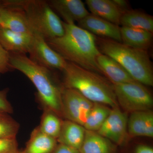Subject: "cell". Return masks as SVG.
Returning <instances> with one entry per match:
<instances>
[{"label":"cell","mask_w":153,"mask_h":153,"mask_svg":"<svg viewBox=\"0 0 153 153\" xmlns=\"http://www.w3.org/2000/svg\"><path fill=\"white\" fill-rule=\"evenodd\" d=\"M63 23L64 34L46 40L49 47L66 61L103 74L97 62L101 52L97 46L95 36L75 24Z\"/></svg>","instance_id":"obj_1"},{"label":"cell","mask_w":153,"mask_h":153,"mask_svg":"<svg viewBox=\"0 0 153 153\" xmlns=\"http://www.w3.org/2000/svg\"><path fill=\"white\" fill-rule=\"evenodd\" d=\"M13 69L22 72L36 88L37 97L44 109L52 110L62 117L61 95L63 88L58 84L52 70L31 60L26 54L10 53Z\"/></svg>","instance_id":"obj_2"},{"label":"cell","mask_w":153,"mask_h":153,"mask_svg":"<svg viewBox=\"0 0 153 153\" xmlns=\"http://www.w3.org/2000/svg\"><path fill=\"white\" fill-rule=\"evenodd\" d=\"M62 71L63 87L77 91L93 102L119 106L113 84L100 74L68 61Z\"/></svg>","instance_id":"obj_3"},{"label":"cell","mask_w":153,"mask_h":153,"mask_svg":"<svg viewBox=\"0 0 153 153\" xmlns=\"http://www.w3.org/2000/svg\"><path fill=\"white\" fill-rule=\"evenodd\" d=\"M98 49L120 63L133 79L147 86L153 85V71L146 50L134 49L106 38L97 39Z\"/></svg>","instance_id":"obj_4"},{"label":"cell","mask_w":153,"mask_h":153,"mask_svg":"<svg viewBox=\"0 0 153 153\" xmlns=\"http://www.w3.org/2000/svg\"><path fill=\"white\" fill-rule=\"evenodd\" d=\"M14 5L25 11L34 32L46 40L63 36V22L48 4L44 0H10Z\"/></svg>","instance_id":"obj_5"},{"label":"cell","mask_w":153,"mask_h":153,"mask_svg":"<svg viewBox=\"0 0 153 153\" xmlns=\"http://www.w3.org/2000/svg\"><path fill=\"white\" fill-rule=\"evenodd\" d=\"M113 85L118 104L125 111L132 113L152 108V94L141 83L134 81Z\"/></svg>","instance_id":"obj_6"},{"label":"cell","mask_w":153,"mask_h":153,"mask_svg":"<svg viewBox=\"0 0 153 153\" xmlns=\"http://www.w3.org/2000/svg\"><path fill=\"white\" fill-rule=\"evenodd\" d=\"M90 101L74 89L63 87L61 95L62 117L82 126L93 106Z\"/></svg>","instance_id":"obj_7"},{"label":"cell","mask_w":153,"mask_h":153,"mask_svg":"<svg viewBox=\"0 0 153 153\" xmlns=\"http://www.w3.org/2000/svg\"><path fill=\"white\" fill-rule=\"evenodd\" d=\"M28 54L29 58L36 63L51 70L63 71L67 61L51 48L41 35L34 32L33 42Z\"/></svg>","instance_id":"obj_8"},{"label":"cell","mask_w":153,"mask_h":153,"mask_svg":"<svg viewBox=\"0 0 153 153\" xmlns=\"http://www.w3.org/2000/svg\"><path fill=\"white\" fill-rule=\"evenodd\" d=\"M128 118L119 106L111 108L107 118L97 132L118 146L123 145L128 134Z\"/></svg>","instance_id":"obj_9"},{"label":"cell","mask_w":153,"mask_h":153,"mask_svg":"<svg viewBox=\"0 0 153 153\" xmlns=\"http://www.w3.org/2000/svg\"><path fill=\"white\" fill-rule=\"evenodd\" d=\"M1 3L0 26L16 33L33 35L34 31L25 11L10 0L1 1Z\"/></svg>","instance_id":"obj_10"},{"label":"cell","mask_w":153,"mask_h":153,"mask_svg":"<svg viewBox=\"0 0 153 153\" xmlns=\"http://www.w3.org/2000/svg\"><path fill=\"white\" fill-rule=\"evenodd\" d=\"M78 27L91 34L121 43L120 28L106 20L89 14L78 22Z\"/></svg>","instance_id":"obj_11"},{"label":"cell","mask_w":153,"mask_h":153,"mask_svg":"<svg viewBox=\"0 0 153 153\" xmlns=\"http://www.w3.org/2000/svg\"><path fill=\"white\" fill-rule=\"evenodd\" d=\"M48 4L67 24H74L89 15L84 3L80 0H50Z\"/></svg>","instance_id":"obj_12"},{"label":"cell","mask_w":153,"mask_h":153,"mask_svg":"<svg viewBox=\"0 0 153 153\" xmlns=\"http://www.w3.org/2000/svg\"><path fill=\"white\" fill-rule=\"evenodd\" d=\"M33 35L16 33L0 26V45L10 53L26 54L32 46Z\"/></svg>","instance_id":"obj_13"},{"label":"cell","mask_w":153,"mask_h":153,"mask_svg":"<svg viewBox=\"0 0 153 153\" xmlns=\"http://www.w3.org/2000/svg\"><path fill=\"white\" fill-rule=\"evenodd\" d=\"M128 133L131 137H153V113L151 110L131 113L128 120Z\"/></svg>","instance_id":"obj_14"},{"label":"cell","mask_w":153,"mask_h":153,"mask_svg":"<svg viewBox=\"0 0 153 153\" xmlns=\"http://www.w3.org/2000/svg\"><path fill=\"white\" fill-rule=\"evenodd\" d=\"M97 62L103 75L107 77L112 84L135 81L126 69L111 57L101 53L97 57Z\"/></svg>","instance_id":"obj_15"},{"label":"cell","mask_w":153,"mask_h":153,"mask_svg":"<svg viewBox=\"0 0 153 153\" xmlns=\"http://www.w3.org/2000/svg\"><path fill=\"white\" fill-rule=\"evenodd\" d=\"M85 129L83 126L68 120L62 121L57 143L79 150L82 146Z\"/></svg>","instance_id":"obj_16"},{"label":"cell","mask_w":153,"mask_h":153,"mask_svg":"<svg viewBox=\"0 0 153 153\" xmlns=\"http://www.w3.org/2000/svg\"><path fill=\"white\" fill-rule=\"evenodd\" d=\"M86 5L91 14L115 25H120L121 11L112 0H86Z\"/></svg>","instance_id":"obj_17"},{"label":"cell","mask_w":153,"mask_h":153,"mask_svg":"<svg viewBox=\"0 0 153 153\" xmlns=\"http://www.w3.org/2000/svg\"><path fill=\"white\" fill-rule=\"evenodd\" d=\"M57 144L56 139L42 132L38 126L31 132L26 147L21 153H52Z\"/></svg>","instance_id":"obj_18"},{"label":"cell","mask_w":153,"mask_h":153,"mask_svg":"<svg viewBox=\"0 0 153 153\" xmlns=\"http://www.w3.org/2000/svg\"><path fill=\"white\" fill-rule=\"evenodd\" d=\"M120 34L121 43L129 47L146 50L152 44L153 33L146 30L122 27Z\"/></svg>","instance_id":"obj_19"},{"label":"cell","mask_w":153,"mask_h":153,"mask_svg":"<svg viewBox=\"0 0 153 153\" xmlns=\"http://www.w3.org/2000/svg\"><path fill=\"white\" fill-rule=\"evenodd\" d=\"M79 153H114L115 148L109 140L97 131L85 130Z\"/></svg>","instance_id":"obj_20"},{"label":"cell","mask_w":153,"mask_h":153,"mask_svg":"<svg viewBox=\"0 0 153 153\" xmlns=\"http://www.w3.org/2000/svg\"><path fill=\"white\" fill-rule=\"evenodd\" d=\"M120 25H122V27L153 32V17L138 11L129 10L123 14L121 17Z\"/></svg>","instance_id":"obj_21"},{"label":"cell","mask_w":153,"mask_h":153,"mask_svg":"<svg viewBox=\"0 0 153 153\" xmlns=\"http://www.w3.org/2000/svg\"><path fill=\"white\" fill-rule=\"evenodd\" d=\"M111 110V108L107 105L94 102L83 127L86 130L97 132L107 118Z\"/></svg>","instance_id":"obj_22"},{"label":"cell","mask_w":153,"mask_h":153,"mask_svg":"<svg viewBox=\"0 0 153 153\" xmlns=\"http://www.w3.org/2000/svg\"><path fill=\"white\" fill-rule=\"evenodd\" d=\"M62 121L55 112L48 109H44L41 118L40 130L45 134L57 140L59 136Z\"/></svg>","instance_id":"obj_23"},{"label":"cell","mask_w":153,"mask_h":153,"mask_svg":"<svg viewBox=\"0 0 153 153\" xmlns=\"http://www.w3.org/2000/svg\"><path fill=\"white\" fill-rule=\"evenodd\" d=\"M19 128V123L10 114L0 111V138H16Z\"/></svg>","instance_id":"obj_24"},{"label":"cell","mask_w":153,"mask_h":153,"mask_svg":"<svg viewBox=\"0 0 153 153\" xmlns=\"http://www.w3.org/2000/svg\"><path fill=\"white\" fill-rule=\"evenodd\" d=\"M16 138H0V153H20Z\"/></svg>","instance_id":"obj_25"},{"label":"cell","mask_w":153,"mask_h":153,"mask_svg":"<svg viewBox=\"0 0 153 153\" xmlns=\"http://www.w3.org/2000/svg\"><path fill=\"white\" fill-rule=\"evenodd\" d=\"M13 69L10 62V53L0 45V76Z\"/></svg>","instance_id":"obj_26"},{"label":"cell","mask_w":153,"mask_h":153,"mask_svg":"<svg viewBox=\"0 0 153 153\" xmlns=\"http://www.w3.org/2000/svg\"><path fill=\"white\" fill-rule=\"evenodd\" d=\"M9 91L8 88L0 90V111L10 114L13 112V108L7 99Z\"/></svg>","instance_id":"obj_27"},{"label":"cell","mask_w":153,"mask_h":153,"mask_svg":"<svg viewBox=\"0 0 153 153\" xmlns=\"http://www.w3.org/2000/svg\"><path fill=\"white\" fill-rule=\"evenodd\" d=\"M52 153H79V152L76 149L59 143Z\"/></svg>","instance_id":"obj_28"},{"label":"cell","mask_w":153,"mask_h":153,"mask_svg":"<svg viewBox=\"0 0 153 153\" xmlns=\"http://www.w3.org/2000/svg\"><path fill=\"white\" fill-rule=\"evenodd\" d=\"M115 5L121 11L123 14L129 10L128 2L125 0H112Z\"/></svg>","instance_id":"obj_29"},{"label":"cell","mask_w":153,"mask_h":153,"mask_svg":"<svg viewBox=\"0 0 153 153\" xmlns=\"http://www.w3.org/2000/svg\"><path fill=\"white\" fill-rule=\"evenodd\" d=\"M2 7V3L1 1H0V11H1V8Z\"/></svg>","instance_id":"obj_30"},{"label":"cell","mask_w":153,"mask_h":153,"mask_svg":"<svg viewBox=\"0 0 153 153\" xmlns=\"http://www.w3.org/2000/svg\"><path fill=\"white\" fill-rule=\"evenodd\" d=\"M20 153H21V152H20Z\"/></svg>","instance_id":"obj_31"}]
</instances>
